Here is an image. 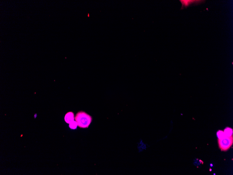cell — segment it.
Listing matches in <instances>:
<instances>
[{"label": "cell", "mask_w": 233, "mask_h": 175, "mask_svg": "<svg viewBox=\"0 0 233 175\" xmlns=\"http://www.w3.org/2000/svg\"><path fill=\"white\" fill-rule=\"evenodd\" d=\"M217 136H218V138L221 139L224 137L225 135L223 131L222 130H219L217 133Z\"/></svg>", "instance_id": "obj_7"}, {"label": "cell", "mask_w": 233, "mask_h": 175, "mask_svg": "<svg viewBox=\"0 0 233 175\" xmlns=\"http://www.w3.org/2000/svg\"><path fill=\"white\" fill-rule=\"evenodd\" d=\"M75 120L80 128H88L92 121V116L86 113L80 111L76 114Z\"/></svg>", "instance_id": "obj_1"}, {"label": "cell", "mask_w": 233, "mask_h": 175, "mask_svg": "<svg viewBox=\"0 0 233 175\" xmlns=\"http://www.w3.org/2000/svg\"><path fill=\"white\" fill-rule=\"evenodd\" d=\"M218 144L220 149L222 151H226L231 148L233 143V135L228 137L225 136L221 139L218 138Z\"/></svg>", "instance_id": "obj_2"}, {"label": "cell", "mask_w": 233, "mask_h": 175, "mask_svg": "<svg viewBox=\"0 0 233 175\" xmlns=\"http://www.w3.org/2000/svg\"><path fill=\"white\" fill-rule=\"evenodd\" d=\"M224 133L225 135L226 136L230 137L233 134V130L229 127H227L225 129Z\"/></svg>", "instance_id": "obj_5"}, {"label": "cell", "mask_w": 233, "mask_h": 175, "mask_svg": "<svg viewBox=\"0 0 233 175\" xmlns=\"http://www.w3.org/2000/svg\"><path fill=\"white\" fill-rule=\"evenodd\" d=\"M182 4V7H186L192 3L198 4V2L200 3L202 1H180Z\"/></svg>", "instance_id": "obj_4"}, {"label": "cell", "mask_w": 233, "mask_h": 175, "mask_svg": "<svg viewBox=\"0 0 233 175\" xmlns=\"http://www.w3.org/2000/svg\"><path fill=\"white\" fill-rule=\"evenodd\" d=\"M69 127L72 129H76L78 126V124L76 121H73L69 124Z\"/></svg>", "instance_id": "obj_6"}, {"label": "cell", "mask_w": 233, "mask_h": 175, "mask_svg": "<svg viewBox=\"0 0 233 175\" xmlns=\"http://www.w3.org/2000/svg\"><path fill=\"white\" fill-rule=\"evenodd\" d=\"M64 119L66 123H70L75 120V117L74 113L72 112L67 113L65 115Z\"/></svg>", "instance_id": "obj_3"}]
</instances>
